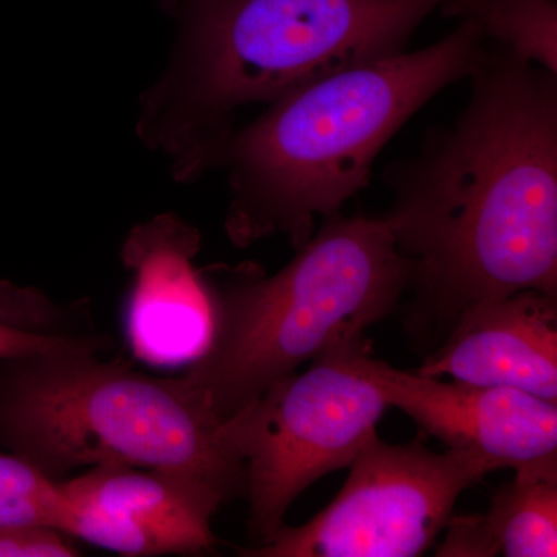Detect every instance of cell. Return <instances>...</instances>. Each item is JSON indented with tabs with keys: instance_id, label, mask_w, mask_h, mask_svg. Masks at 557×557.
Returning a JSON list of instances; mask_svg holds the SVG:
<instances>
[{
	"instance_id": "obj_1",
	"label": "cell",
	"mask_w": 557,
	"mask_h": 557,
	"mask_svg": "<svg viewBox=\"0 0 557 557\" xmlns=\"http://www.w3.org/2000/svg\"><path fill=\"white\" fill-rule=\"evenodd\" d=\"M469 78L463 112L387 175L418 339L486 300L557 298V75L493 46Z\"/></svg>"
},
{
	"instance_id": "obj_2",
	"label": "cell",
	"mask_w": 557,
	"mask_h": 557,
	"mask_svg": "<svg viewBox=\"0 0 557 557\" xmlns=\"http://www.w3.org/2000/svg\"><path fill=\"white\" fill-rule=\"evenodd\" d=\"M445 0H160L170 64L139 98L138 138L180 183L214 171L237 112L403 53Z\"/></svg>"
},
{
	"instance_id": "obj_3",
	"label": "cell",
	"mask_w": 557,
	"mask_h": 557,
	"mask_svg": "<svg viewBox=\"0 0 557 557\" xmlns=\"http://www.w3.org/2000/svg\"><path fill=\"white\" fill-rule=\"evenodd\" d=\"M486 42L467 21L434 46L341 70L270 102L234 129L215 170L226 171L225 231L239 248L274 236L304 247L318 220L341 214L369 185L388 139L438 91L469 78Z\"/></svg>"
},
{
	"instance_id": "obj_4",
	"label": "cell",
	"mask_w": 557,
	"mask_h": 557,
	"mask_svg": "<svg viewBox=\"0 0 557 557\" xmlns=\"http://www.w3.org/2000/svg\"><path fill=\"white\" fill-rule=\"evenodd\" d=\"M276 274L258 263L200 269L211 329L178 381L226 423L277 381L391 317L409 282L408 260L383 218L324 219Z\"/></svg>"
},
{
	"instance_id": "obj_5",
	"label": "cell",
	"mask_w": 557,
	"mask_h": 557,
	"mask_svg": "<svg viewBox=\"0 0 557 557\" xmlns=\"http://www.w3.org/2000/svg\"><path fill=\"white\" fill-rule=\"evenodd\" d=\"M62 350L0 362V445L54 480L101 465L163 469L247 496V465L228 426L178 379L123 357Z\"/></svg>"
},
{
	"instance_id": "obj_6",
	"label": "cell",
	"mask_w": 557,
	"mask_h": 557,
	"mask_svg": "<svg viewBox=\"0 0 557 557\" xmlns=\"http://www.w3.org/2000/svg\"><path fill=\"white\" fill-rule=\"evenodd\" d=\"M370 355L366 335L336 344L226 421L247 465L248 528L258 545L276 536L304 491L350 467L379 435L388 403L370 375Z\"/></svg>"
},
{
	"instance_id": "obj_7",
	"label": "cell",
	"mask_w": 557,
	"mask_h": 557,
	"mask_svg": "<svg viewBox=\"0 0 557 557\" xmlns=\"http://www.w3.org/2000/svg\"><path fill=\"white\" fill-rule=\"evenodd\" d=\"M346 485L309 522L284 525L248 557H416L437 541L458 497L502 469L493 458L375 435L350 463Z\"/></svg>"
},
{
	"instance_id": "obj_8",
	"label": "cell",
	"mask_w": 557,
	"mask_h": 557,
	"mask_svg": "<svg viewBox=\"0 0 557 557\" xmlns=\"http://www.w3.org/2000/svg\"><path fill=\"white\" fill-rule=\"evenodd\" d=\"M60 530L124 556L203 555L218 537L211 520L226 504L200 480L127 465H101L61 480Z\"/></svg>"
},
{
	"instance_id": "obj_9",
	"label": "cell",
	"mask_w": 557,
	"mask_h": 557,
	"mask_svg": "<svg viewBox=\"0 0 557 557\" xmlns=\"http://www.w3.org/2000/svg\"><path fill=\"white\" fill-rule=\"evenodd\" d=\"M368 369L388 406L450 449L493 458L502 469L557 454L556 403L518 388L446 383L392 368L372 355Z\"/></svg>"
},
{
	"instance_id": "obj_10",
	"label": "cell",
	"mask_w": 557,
	"mask_h": 557,
	"mask_svg": "<svg viewBox=\"0 0 557 557\" xmlns=\"http://www.w3.org/2000/svg\"><path fill=\"white\" fill-rule=\"evenodd\" d=\"M200 247V231L174 214L139 223L124 240L121 259L134 278L127 335L143 361L193 362L207 346L211 310L194 265Z\"/></svg>"
},
{
	"instance_id": "obj_11",
	"label": "cell",
	"mask_w": 557,
	"mask_h": 557,
	"mask_svg": "<svg viewBox=\"0 0 557 557\" xmlns=\"http://www.w3.org/2000/svg\"><path fill=\"white\" fill-rule=\"evenodd\" d=\"M417 372L556 403V296L527 289L469 307Z\"/></svg>"
},
{
	"instance_id": "obj_12",
	"label": "cell",
	"mask_w": 557,
	"mask_h": 557,
	"mask_svg": "<svg viewBox=\"0 0 557 557\" xmlns=\"http://www.w3.org/2000/svg\"><path fill=\"white\" fill-rule=\"evenodd\" d=\"M515 471L485 515H453L437 556H557V454Z\"/></svg>"
},
{
	"instance_id": "obj_13",
	"label": "cell",
	"mask_w": 557,
	"mask_h": 557,
	"mask_svg": "<svg viewBox=\"0 0 557 557\" xmlns=\"http://www.w3.org/2000/svg\"><path fill=\"white\" fill-rule=\"evenodd\" d=\"M113 341L95 327L86 304L60 306L39 289L0 281V362L62 350L110 354Z\"/></svg>"
},
{
	"instance_id": "obj_14",
	"label": "cell",
	"mask_w": 557,
	"mask_h": 557,
	"mask_svg": "<svg viewBox=\"0 0 557 557\" xmlns=\"http://www.w3.org/2000/svg\"><path fill=\"white\" fill-rule=\"evenodd\" d=\"M438 10L469 22L485 42L557 75L556 0H445Z\"/></svg>"
},
{
	"instance_id": "obj_15",
	"label": "cell",
	"mask_w": 557,
	"mask_h": 557,
	"mask_svg": "<svg viewBox=\"0 0 557 557\" xmlns=\"http://www.w3.org/2000/svg\"><path fill=\"white\" fill-rule=\"evenodd\" d=\"M64 508L61 480L49 478L14 454H0V525L60 530Z\"/></svg>"
},
{
	"instance_id": "obj_16",
	"label": "cell",
	"mask_w": 557,
	"mask_h": 557,
	"mask_svg": "<svg viewBox=\"0 0 557 557\" xmlns=\"http://www.w3.org/2000/svg\"><path fill=\"white\" fill-rule=\"evenodd\" d=\"M69 534L49 525H0V557H73Z\"/></svg>"
}]
</instances>
